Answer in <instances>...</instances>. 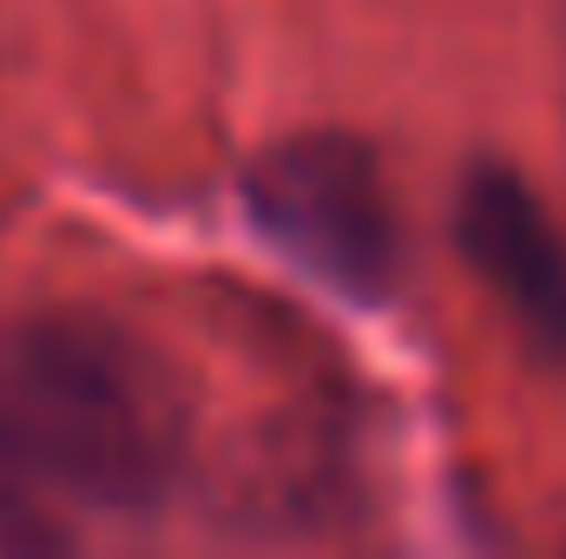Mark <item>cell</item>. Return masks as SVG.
Masks as SVG:
<instances>
[{
    "mask_svg": "<svg viewBox=\"0 0 566 559\" xmlns=\"http://www.w3.org/2000/svg\"><path fill=\"white\" fill-rule=\"evenodd\" d=\"M185 447L191 402L126 323L93 309L0 323V527L13 540L158 514Z\"/></svg>",
    "mask_w": 566,
    "mask_h": 559,
    "instance_id": "1",
    "label": "cell"
},
{
    "mask_svg": "<svg viewBox=\"0 0 566 559\" xmlns=\"http://www.w3.org/2000/svg\"><path fill=\"white\" fill-rule=\"evenodd\" d=\"M251 218L303 271L349 296H389L402 271V224L376 151L343 133H296L251 171Z\"/></svg>",
    "mask_w": 566,
    "mask_h": 559,
    "instance_id": "2",
    "label": "cell"
},
{
    "mask_svg": "<svg viewBox=\"0 0 566 559\" xmlns=\"http://www.w3.org/2000/svg\"><path fill=\"white\" fill-rule=\"evenodd\" d=\"M454 238L474 277L501 296V309L547 356L566 362V238L534 198V184L501 165L468 171L454 204Z\"/></svg>",
    "mask_w": 566,
    "mask_h": 559,
    "instance_id": "3",
    "label": "cell"
}]
</instances>
